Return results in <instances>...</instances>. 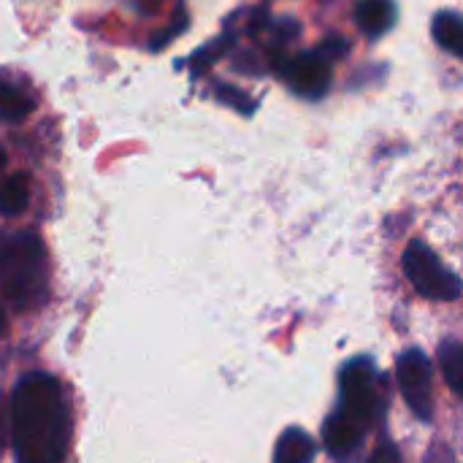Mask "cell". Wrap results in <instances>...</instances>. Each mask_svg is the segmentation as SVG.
<instances>
[{"label":"cell","instance_id":"obj_9","mask_svg":"<svg viewBox=\"0 0 463 463\" xmlns=\"http://www.w3.org/2000/svg\"><path fill=\"white\" fill-rule=\"evenodd\" d=\"M358 16V27L369 35V38H380L385 35L393 22H396V5L391 0H364L355 11Z\"/></svg>","mask_w":463,"mask_h":463},{"label":"cell","instance_id":"obj_8","mask_svg":"<svg viewBox=\"0 0 463 463\" xmlns=\"http://www.w3.org/2000/svg\"><path fill=\"white\" fill-rule=\"evenodd\" d=\"M364 431H366V429H361V426H358L355 420H350L347 415L334 412V415L328 418L326 429H323V439H326V448H328L331 456L347 458V456H353V453L358 450V445H361V439H364Z\"/></svg>","mask_w":463,"mask_h":463},{"label":"cell","instance_id":"obj_14","mask_svg":"<svg viewBox=\"0 0 463 463\" xmlns=\"http://www.w3.org/2000/svg\"><path fill=\"white\" fill-rule=\"evenodd\" d=\"M369 463H402V456H399V450L391 442H385V445H380L374 450V456L369 458Z\"/></svg>","mask_w":463,"mask_h":463},{"label":"cell","instance_id":"obj_5","mask_svg":"<svg viewBox=\"0 0 463 463\" xmlns=\"http://www.w3.org/2000/svg\"><path fill=\"white\" fill-rule=\"evenodd\" d=\"M396 374H399L402 396L410 404V410L420 420H429L431 418V364H429V358L420 350H407L396 364Z\"/></svg>","mask_w":463,"mask_h":463},{"label":"cell","instance_id":"obj_15","mask_svg":"<svg viewBox=\"0 0 463 463\" xmlns=\"http://www.w3.org/2000/svg\"><path fill=\"white\" fill-rule=\"evenodd\" d=\"M5 328H8V320H5V309L0 307V336L5 334Z\"/></svg>","mask_w":463,"mask_h":463},{"label":"cell","instance_id":"obj_16","mask_svg":"<svg viewBox=\"0 0 463 463\" xmlns=\"http://www.w3.org/2000/svg\"><path fill=\"white\" fill-rule=\"evenodd\" d=\"M3 163H5V155H3V149H0V171H3Z\"/></svg>","mask_w":463,"mask_h":463},{"label":"cell","instance_id":"obj_4","mask_svg":"<svg viewBox=\"0 0 463 463\" xmlns=\"http://www.w3.org/2000/svg\"><path fill=\"white\" fill-rule=\"evenodd\" d=\"M339 412L366 429L377 412V369L366 358H355L342 372Z\"/></svg>","mask_w":463,"mask_h":463},{"label":"cell","instance_id":"obj_3","mask_svg":"<svg viewBox=\"0 0 463 463\" xmlns=\"http://www.w3.org/2000/svg\"><path fill=\"white\" fill-rule=\"evenodd\" d=\"M404 271L410 282L415 285V290L426 298L456 301L461 296V279L445 263H439V258L423 241H412L407 247Z\"/></svg>","mask_w":463,"mask_h":463},{"label":"cell","instance_id":"obj_2","mask_svg":"<svg viewBox=\"0 0 463 463\" xmlns=\"http://www.w3.org/2000/svg\"><path fill=\"white\" fill-rule=\"evenodd\" d=\"M46 252L35 233H0V296L14 309H33L46 298Z\"/></svg>","mask_w":463,"mask_h":463},{"label":"cell","instance_id":"obj_12","mask_svg":"<svg viewBox=\"0 0 463 463\" xmlns=\"http://www.w3.org/2000/svg\"><path fill=\"white\" fill-rule=\"evenodd\" d=\"M439 361H442V374L448 380V385L453 388L456 396L463 393V347L458 339H448L442 347H439Z\"/></svg>","mask_w":463,"mask_h":463},{"label":"cell","instance_id":"obj_13","mask_svg":"<svg viewBox=\"0 0 463 463\" xmlns=\"http://www.w3.org/2000/svg\"><path fill=\"white\" fill-rule=\"evenodd\" d=\"M434 38L450 54H461V16L456 11H442L434 16Z\"/></svg>","mask_w":463,"mask_h":463},{"label":"cell","instance_id":"obj_1","mask_svg":"<svg viewBox=\"0 0 463 463\" xmlns=\"http://www.w3.org/2000/svg\"><path fill=\"white\" fill-rule=\"evenodd\" d=\"M11 437L19 463H62L71 423L62 388L49 374H27L11 399Z\"/></svg>","mask_w":463,"mask_h":463},{"label":"cell","instance_id":"obj_6","mask_svg":"<svg viewBox=\"0 0 463 463\" xmlns=\"http://www.w3.org/2000/svg\"><path fill=\"white\" fill-rule=\"evenodd\" d=\"M288 84L307 98H320L331 84V68L317 54H298L285 65Z\"/></svg>","mask_w":463,"mask_h":463},{"label":"cell","instance_id":"obj_11","mask_svg":"<svg viewBox=\"0 0 463 463\" xmlns=\"http://www.w3.org/2000/svg\"><path fill=\"white\" fill-rule=\"evenodd\" d=\"M30 201V182L24 174H14L0 184V214L3 217H14L19 212H24Z\"/></svg>","mask_w":463,"mask_h":463},{"label":"cell","instance_id":"obj_10","mask_svg":"<svg viewBox=\"0 0 463 463\" xmlns=\"http://www.w3.org/2000/svg\"><path fill=\"white\" fill-rule=\"evenodd\" d=\"M315 458V445L312 437L301 429H288L279 442H277V453L274 463H309Z\"/></svg>","mask_w":463,"mask_h":463},{"label":"cell","instance_id":"obj_7","mask_svg":"<svg viewBox=\"0 0 463 463\" xmlns=\"http://www.w3.org/2000/svg\"><path fill=\"white\" fill-rule=\"evenodd\" d=\"M35 111L33 87L14 71L0 68V122H22Z\"/></svg>","mask_w":463,"mask_h":463}]
</instances>
